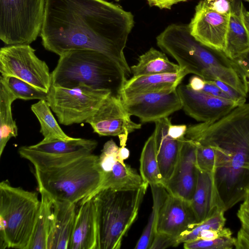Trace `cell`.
Here are the masks:
<instances>
[{"instance_id": "obj_16", "label": "cell", "mask_w": 249, "mask_h": 249, "mask_svg": "<svg viewBox=\"0 0 249 249\" xmlns=\"http://www.w3.org/2000/svg\"><path fill=\"white\" fill-rule=\"evenodd\" d=\"M196 223L190 202L168 193L160 209L157 232L178 238Z\"/></svg>"}, {"instance_id": "obj_39", "label": "cell", "mask_w": 249, "mask_h": 249, "mask_svg": "<svg viewBox=\"0 0 249 249\" xmlns=\"http://www.w3.org/2000/svg\"><path fill=\"white\" fill-rule=\"evenodd\" d=\"M214 83L225 93L230 99L238 106L246 103V96L228 84L219 80H213Z\"/></svg>"}, {"instance_id": "obj_6", "label": "cell", "mask_w": 249, "mask_h": 249, "mask_svg": "<svg viewBox=\"0 0 249 249\" xmlns=\"http://www.w3.org/2000/svg\"><path fill=\"white\" fill-rule=\"evenodd\" d=\"M149 185L132 190L107 189L99 192L94 202L97 249H118L135 222Z\"/></svg>"}, {"instance_id": "obj_7", "label": "cell", "mask_w": 249, "mask_h": 249, "mask_svg": "<svg viewBox=\"0 0 249 249\" xmlns=\"http://www.w3.org/2000/svg\"><path fill=\"white\" fill-rule=\"evenodd\" d=\"M40 206L37 193L0 182L1 249H28Z\"/></svg>"}, {"instance_id": "obj_2", "label": "cell", "mask_w": 249, "mask_h": 249, "mask_svg": "<svg viewBox=\"0 0 249 249\" xmlns=\"http://www.w3.org/2000/svg\"><path fill=\"white\" fill-rule=\"evenodd\" d=\"M185 138L213 147L215 203L225 212L249 194V103L239 106L212 123L187 127Z\"/></svg>"}, {"instance_id": "obj_15", "label": "cell", "mask_w": 249, "mask_h": 249, "mask_svg": "<svg viewBox=\"0 0 249 249\" xmlns=\"http://www.w3.org/2000/svg\"><path fill=\"white\" fill-rule=\"evenodd\" d=\"M196 143L185 138L172 177L163 184L170 194L190 202L197 184L198 170L196 163Z\"/></svg>"}, {"instance_id": "obj_48", "label": "cell", "mask_w": 249, "mask_h": 249, "mask_svg": "<svg viewBox=\"0 0 249 249\" xmlns=\"http://www.w3.org/2000/svg\"><path fill=\"white\" fill-rule=\"evenodd\" d=\"M115 0L116 1H120L121 0Z\"/></svg>"}, {"instance_id": "obj_12", "label": "cell", "mask_w": 249, "mask_h": 249, "mask_svg": "<svg viewBox=\"0 0 249 249\" xmlns=\"http://www.w3.org/2000/svg\"><path fill=\"white\" fill-rule=\"evenodd\" d=\"M230 15L213 10L207 0H200L188 27L191 35L198 42L213 50L225 49Z\"/></svg>"}, {"instance_id": "obj_36", "label": "cell", "mask_w": 249, "mask_h": 249, "mask_svg": "<svg viewBox=\"0 0 249 249\" xmlns=\"http://www.w3.org/2000/svg\"><path fill=\"white\" fill-rule=\"evenodd\" d=\"M119 148L113 140L107 141L99 156V163L104 174L110 172L118 161Z\"/></svg>"}, {"instance_id": "obj_42", "label": "cell", "mask_w": 249, "mask_h": 249, "mask_svg": "<svg viewBox=\"0 0 249 249\" xmlns=\"http://www.w3.org/2000/svg\"><path fill=\"white\" fill-rule=\"evenodd\" d=\"M187 127L185 124L174 125L171 124L168 129V134L175 140H184Z\"/></svg>"}, {"instance_id": "obj_11", "label": "cell", "mask_w": 249, "mask_h": 249, "mask_svg": "<svg viewBox=\"0 0 249 249\" xmlns=\"http://www.w3.org/2000/svg\"><path fill=\"white\" fill-rule=\"evenodd\" d=\"M121 96L109 94L85 122L101 136H118L120 145L126 146L128 135L142 127L132 121Z\"/></svg>"}, {"instance_id": "obj_37", "label": "cell", "mask_w": 249, "mask_h": 249, "mask_svg": "<svg viewBox=\"0 0 249 249\" xmlns=\"http://www.w3.org/2000/svg\"><path fill=\"white\" fill-rule=\"evenodd\" d=\"M232 60L249 92V51Z\"/></svg>"}, {"instance_id": "obj_26", "label": "cell", "mask_w": 249, "mask_h": 249, "mask_svg": "<svg viewBox=\"0 0 249 249\" xmlns=\"http://www.w3.org/2000/svg\"><path fill=\"white\" fill-rule=\"evenodd\" d=\"M16 99L0 80V157L9 140L18 136V127L12 113V104Z\"/></svg>"}, {"instance_id": "obj_45", "label": "cell", "mask_w": 249, "mask_h": 249, "mask_svg": "<svg viewBox=\"0 0 249 249\" xmlns=\"http://www.w3.org/2000/svg\"><path fill=\"white\" fill-rule=\"evenodd\" d=\"M221 231V230L219 231L213 230H203L200 232L197 239L207 240L214 239L220 235Z\"/></svg>"}, {"instance_id": "obj_34", "label": "cell", "mask_w": 249, "mask_h": 249, "mask_svg": "<svg viewBox=\"0 0 249 249\" xmlns=\"http://www.w3.org/2000/svg\"><path fill=\"white\" fill-rule=\"evenodd\" d=\"M237 215L241 228L235 238L234 247L236 249H249V194L240 205Z\"/></svg>"}, {"instance_id": "obj_38", "label": "cell", "mask_w": 249, "mask_h": 249, "mask_svg": "<svg viewBox=\"0 0 249 249\" xmlns=\"http://www.w3.org/2000/svg\"><path fill=\"white\" fill-rule=\"evenodd\" d=\"M178 238L171 235L157 232L150 249H163L171 247H177L179 244Z\"/></svg>"}, {"instance_id": "obj_4", "label": "cell", "mask_w": 249, "mask_h": 249, "mask_svg": "<svg viewBox=\"0 0 249 249\" xmlns=\"http://www.w3.org/2000/svg\"><path fill=\"white\" fill-rule=\"evenodd\" d=\"M51 76L53 86L72 88L83 84L121 97L127 80L126 74L116 62L90 50H71L63 53Z\"/></svg>"}, {"instance_id": "obj_8", "label": "cell", "mask_w": 249, "mask_h": 249, "mask_svg": "<svg viewBox=\"0 0 249 249\" xmlns=\"http://www.w3.org/2000/svg\"><path fill=\"white\" fill-rule=\"evenodd\" d=\"M46 0H0V39L6 45L30 44L40 35Z\"/></svg>"}, {"instance_id": "obj_41", "label": "cell", "mask_w": 249, "mask_h": 249, "mask_svg": "<svg viewBox=\"0 0 249 249\" xmlns=\"http://www.w3.org/2000/svg\"><path fill=\"white\" fill-rule=\"evenodd\" d=\"M201 91L216 97L231 100L229 97L214 83L213 80L205 81V86Z\"/></svg>"}, {"instance_id": "obj_31", "label": "cell", "mask_w": 249, "mask_h": 249, "mask_svg": "<svg viewBox=\"0 0 249 249\" xmlns=\"http://www.w3.org/2000/svg\"><path fill=\"white\" fill-rule=\"evenodd\" d=\"M0 80L4 83L17 99L47 100L48 92L39 89L18 78L12 76L0 75Z\"/></svg>"}, {"instance_id": "obj_14", "label": "cell", "mask_w": 249, "mask_h": 249, "mask_svg": "<svg viewBox=\"0 0 249 249\" xmlns=\"http://www.w3.org/2000/svg\"><path fill=\"white\" fill-rule=\"evenodd\" d=\"M122 99L129 114L143 123H155L182 108L177 89L169 92L138 94Z\"/></svg>"}, {"instance_id": "obj_30", "label": "cell", "mask_w": 249, "mask_h": 249, "mask_svg": "<svg viewBox=\"0 0 249 249\" xmlns=\"http://www.w3.org/2000/svg\"><path fill=\"white\" fill-rule=\"evenodd\" d=\"M31 108L40 123V132L44 137L42 141L47 142L56 139L69 141L73 139L60 128L46 100H39L32 105Z\"/></svg>"}, {"instance_id": "obj_1", "label": "cell", "mask_w": 249, "mask_h": 249, "mask_svg": "<svg viewBox=\"0 0 249 249\" xmlns=\"http://www.w3.org/2000/svg\"><path fill=\"white\" fill-rule=\"evenodd\" d=\"M134 26L130 12L106 0H46L40 36L44 48L59 56L75 50L102 53L129 77L124 50Z\"/></svg>"}, {"instance_id": "obj_9", "label": "cell", "mask_w": 249, "mask_h": 249, "mask_svg": "<svg viewBox=\"0 0 249 249\" xmlns=\"http://www.w3.org/2000/svg\"><path fill=\"white\" fill-rule=\"evenodd\" d=\"M110 94L83 84L72 88L52 85L46 101L59 123L70 125L85 122Z\"/></svg>"}, {"instance_id": "obj_10", "label": "cell", "mask_w": 249, "mask_h": 249, "mask_svg": "<svg viewBox=\"0 0 249 249\" xmlns=\"http://www.w3.org/2000/svg\"><path fill=\"white\" fill-rule=\"evenodd\" d=\"M1 76L23 80L48 92L52 76L46 62L40 59L29 44L7 45L0 49Z\"/></svg>"}, {"instance_id": "obj_35", "label": "cell", "mask_w": 249, "mask_h": 249, "mask_svg": "<svg viewBox=\"0 0 249 249\" xmlns=\"http://www.w3.org/2000/svg\"><path fill=\"white\" fill-rule=\"evenodd\" d=\"M195 142L196 163L198 170L202 172L213 173L216 162L215 149L210 145Z\"/></svg>"}, {"instance_id": "obj_47", "label": "cell", "mask_w": 249, "mask_h": 249, "mask_svg": "<svg viewBox=\"0 0 249 249\" xmlns=\"http://www.w3.org/2000/svg\"><path fill=\"white\" fill-rule=\"evenodd\" d=\"M242 19L249 37V11H247L244 6L242 11Z\"/></svg>"}, {"instance_id": "obj_5", "label": "cell", "mask_w": 249, "mask_h": 249, "mask_svg": "<svg viewBox=\"0 0 249 249\" xmlns=\"http://www.w3.org/2000/svg\"><path fill=\"white\" fill-rule=\"evenodd\" d=\"M35 176L39 191L53 201L75 204L95 191L104 178L99 156L92 153L58 165L35 168Z\"/></svg>"}, {"instance_id": "obj_24", "label": "cell", "mask_w": 249, "mask_h": 249, "mask_svg": "<svg viewBox=\"0 0 249 249\" xmlns=\"http://www.w3.org/2000/svg\"><path fill=\"white\" fill-rule=\"evenodd\" d=\"M130 69L133 77L177 72L181 70L178 64L169 60L165 53L153 47L140 55L138 63Z\"/></svg>"}, {"instance_id": "obj_27", "label": "cell", "mask_w": 249, "mask_h": 249, "mask_svg": "<svg viewBox=\"0 0 249 249\" xmlns=\"http://www.w3.org/2000/svg\"><path fill=\"white\" fill-rule=\"evenodd\" d=\"M98 142L96 140L82 138H74L69 141L54 140L28 146L32 150L51 154L66 155L80 151L92 152Z\"/></svg>"}, {"instance_id": "obj_19", "label": "cell", "mask_w": 249, "mask_h": 249, "mask_svg": "<svg viewBox=\"0 0 249 249\" xmlns=\"http://www.w3.org/2000/svg\"><path fill=\"white\" fill-rule=\"evenodd\" d=\"M53 201L47 249H68L76 216V204Z\"/></svg>"}, {"instance_id": "obj_28", "label": "cell", "mask_w": 249, "mask_h": 249, "mask_svg": "<svg viewBox=\"0 0 249 249\" xmlns=\"http://www.w3.org/2000/svg\"><path fill=\"white\" fill-rule=\"evenodd\" d=\"M153 197V206L148 222L138 240L135 249H150L157 233V227L161 208L168 194L163 185H150Z\"/></svg>"}, {"instance_id": "obj_18", "label": "cell", "mask_w": 249, "mask_h": 249, "mask_svg": "<svg viewBox=\"0 0 249 249\" xmlns=\"http://www.w3.org/2000/svg\"><path fill=\"white\" fill-rule=\"evenodd\" d=\"M187 73L181 69L177 72L132 77L127 80L121 93V98L145 93L169 92L177 89Z\"/></svg>"}, {"instance_id": "obj_32", "label": "cell", "mask_w": 249, "mask_h": 249, "mask_svg": "<svg viewBox=\"0 0 249 249\" xmlns=\"http://www.w3.org/2000/svg\"><path fill=\"white\" fill-rule=\"evenodd\" d=\"M225 211L217 210L212 215L204 220L195 224L193 228L183 233L178 239V244L196 240L200 232L206 230H213L219 231L224 228L226 219Z\"/></svg>"}, {"instance_id": "obj_3", "label": "cell", "mask_w": 249, "mask_h": 249, "mask_svg": "<svg viewBox=\"0 0 249 249\" xmlns=\"http://www.w3.org/2000/svg\"><path fill=\"white\" fill-rule=\"evenodd\" d=\"M156 42L187 74L197 75L205 81L219 80L243 94L247 93V88L233 60L223 52L197 41L191 35L188 24L169 25L157 36Z\"/></svg>"}, {"instance_id": "obj_22", "label": "cell", "mask_w": 249, "mask_h": 249, "mask_svg": "<svg viewBox=\"0 0 249 249\" xmlns=\"http://www.w3.org/2000/svg\"><path fill=\"white\" fill-rule=\"evenodd\" d=\"M190 203L197 223L219 210L214 201L212 173L198 170L197 184Z\"/></svg>"}, {"instance_id": "obj_17", "label": "cell", "mask_w": 249, "mask_h": 249, "mask_svg": "<svg viewBox=\"0 0 249 249\" xmlns=\"http://www.w3.org/2000/svg\"><path fill=\"white\" fill-rule=\"evenodd\" d=\"M155 134L157 147V160L163 184L173 175L179 160L183 142L184 140H175L168 134L171 124L168 117L155 122Z\"/></svg>"}, {"instance_id": "obj_44", "label": "cell", "mask_w": 249, "mask_h": 249, "mask_svg": "<svg viewBox=\"0 0 249 249\" xmlns=\"http://www.w3.org/2000/svg\"><path fill=\"white\" fill-rule=\"evenodd\" d=\"M205 80L195 75L190 78L189 84L187 85L194 90L201 91L205 86Z\"/></svg>"}, {"instance_id": "obj_23", "label": "cell", "mask_w": 249, "mask_h": 249, "mask_svg": "<svg viewBox=\"0 0 249 249\" xmlns=\"http://www.w3.org/2000/svg\"><path fill=\"white\" fill-rule=\"evenodd\" d=\"M144 183L141 176L129 165L117 161L111 170L104 175L102 182L98 188L81 203L91 199L99 192L107 189L132 190L142 187Z\"/></svg>"}, {"instance_id": "obj_13", "label": "cell", "mask_w": 249, "mask_h": 249, "mask_svg": "<svg viewBox=\"0 0 249 249\" xmlns=\"http://www.w3.org/2000/svg\"><path fill=\"white\" fill-rule=\"evenodd\" d=\"M185 112L201 123H212L227 115L238 105L231 100L220 98L203 91H196L187 85L177 88Z\"/></svg>"}, {"instance_id": "obj_33", "label": "cell", "mask_w": 249, "mask_h": 249, "mask_svg": "<svg viewBox=\"0 0 249 249\" xmlns=\"http://www.w3.org/2000/svg\"><path fill=\"white\" fill-rule=\"evenodd\" d=\"M232 232L224 228L220 235L213 240L197 239L183 243L185 249H231L234 247L235 238L232 237Z\"/></svg>"}, {"instance_id": "obj_46", "label": "cell", "mask_w": 249, "mask_h": 249, "mask_svg": "<svg viewBox=\"0 0 249 249\" xmlns=\"http://www.w3.org/2000/svg\"><path fill=\"white\" fill-rule=\"evenodd\" d=\"M129 156V151L125 145L121 146L118 152V161L124 163V160L127 159Z\"/></svg>"}, {"instance_id": "obj_25", "label": "cell", "mask_w": 249, "mask_h": 249, "mask_svg": "<svg viewBox=\"0 0 249 249\" xmlns=\"http://www.w3.org/2000/svg\"><path fill=\"white\" fill-rule=\"evenodd\" d=\"M39 192L41 194L40 209L28 249H47L53 201L43 191Z\"/></svg>"}, {"instance_id": "obj_21", "label": "cell", "mask_w": 249, "mask_h": 249, "mask_svg": "<svg viewBox=\"0 0 249 249\" xmlns=\"http://www.w3.org/2000/svg\"><path fill=\"white\" fill-rule=\"evenodd\" d=\"M230 0L231 10L223 53L234 59L249 51V37L242 19L244 5L242 0Z\"/></svg>"}, {"instance_id": "obj_40", "label": "cell", "mask_w": 249, "mask_h": 249, "mask_svg": "<svg viewBox=\"0 0 249 249\" xmlns=\"http://www.w3.org/2000/svg\"><path fill=\"white\" fill-rule=\"evenodd\" d=\"M211 8L223 15H230L231 10L230 0H207Z\"/></svg>"}, {"instance_id": "obj_29", "label": "cell", "mask_w": 249, "mask_h": 249, "mask_svg": "<svg viewBox=\"0 0 249 249\" xmlns=\"http://www.w3.org/2000/svg\"><path fill=\"white\" fill-rule=\"evenodd\" d=\"M140 163V175L144 183L149 185H163V179L157 160V147L154 132L144 143L141 154Z\"/></svg>"}, {"instance_id": "obj_43", "label": "cell", "mask_w": 249, "mask_h": 249, "mask_svg": "<svg viewBox=\"0 0 249 249\" xmlns=\"http://www.w3.org/2000/svg\"><path fill=\"white\" fill-rule=\"evenodd\" d=\"M188 0H147L150 7L156 6L160 9H171L172 6L180 2H185Z\"/></svg>"}, {"instance_id": "obj_20", "label": "cell", "mask_w": 249, "mask_h": 249, "mask_svg": "<svg viewBox=\"0 0 249 249\" xmlns=\"http://www.w3.org/2000/svg\"><path fill=\"white\" fill-rule=\"evenodd\" d=\"M80 204L68 249H97L95 207L93 199Z\"/></svg>"}]
</instances>
